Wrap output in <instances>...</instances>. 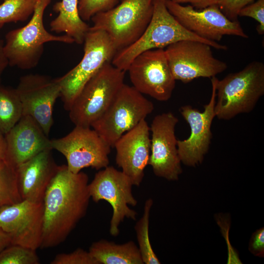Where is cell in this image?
<instances>
[{
    "mask_svg": "<svg viewBox=\"0 0 264 264\" xmlns=\"http://www.w3.org/2000/svg\"><path fill=\"white\" fill-rule=\"evenodd\" d=\"M88 177L59 166L43 199L44 225L40 248L58 245L66 239L85 216L90 197Z\"/></svg>",
    "mask_w": 264,
    "mask_h": 264,
    "instance_id": "obj_1",
    "label": "cell"
},
{
    "mask_svg": "<svg viewBox=\"0 0 264 264\" xmlns=\"http://www.w3.org/2000/svg\"><path fill=\"white\" fill-rule=\"evenodd\" d=\"M166 0H154L152 19L141 36L133 44L116 52L111 63L126 71L133 59L149 50L164 48L181 40H193L207 44L218 50H226V45L203 39L183 27L168 10Z\"/></svg>",
    "mask_w": 264,
    "mask_h": 264,
    "instance_id": "obj_2",
    "label": "cell"
},
{
    "mask_svg": "<svg viewBox=\"0 0 264 264\" xmlns=\"http://www.w3.org/2000/svg\"><path fill=\"white\" fill-rule=\"evenodd\" d=\"M264 94V64L253 61L242 70L227 75L216 83V117L228 120L249 113Z\"/></svg>",
    "mask_w": 264,
    "mask_h": 264,
    "instance_id": "obj_3",
    "label": "cell"
},
{
    "mask_svg": "<svg viewBox=\"0 0 264 264\" xmlns=\"http://www.w3.org/2000/svg\"><path fill=\"white\" fill-rule=\"evenodd\" d=\"M50 1L51 0H37L34 12L29 22L25 26L13 29L6 34L4 50L9 65L23 70L32 69L38 65L45 43L74 42L73 39L66 34L55 35L45 28L44 15Z\"/></svg>",
    "mask_w": 264,
    "mask_h": 264,
    "instance_id": "obj_4",
    "label": "cell"
},
{
    "mask_svg": "<svg viewBox=\"0 0 264 264\" xmlns=\"http://www.w3.org/2000/svg\"><path fill=\"white\" fill-rule=\"evenodd\" d=\"M125 71L106 63L86 84L69 110L75 126L91 127L110 105L124 83Z\"/></svg>",
    "mask_w": 264,
    "mask_h": 264,
    "instance_id": "obj_5",
    "label": "cell"
},
{
    "mask_svg": "<svg viewBox=\"0 0 264 264\" xmlns=\"http://www.w3.org/2000/svg\"><path fill=\"white\" fill-rule=\"evenodd\" d=\"M154 0H122L113 8L95 14L90 27L105 31L117 51L135 42L149 24Z\"/></svg>",
    "mask_w": 264,
    "mask_h": 264,
    "instance_id": "obj_6",
    "label": "cell"
},
{
    "mask_svg": "<svg viewBox=\"0 0 264 264\" xmlns=\"http://www.w3.org/2000/svg\"><path fill=\"white\" fill-rule=\"evenodd\" d=\"M81 61L63 76L59 84L64 109L69 111L75 99L89 80L106 63L111 62L117 50L108 35L90 26L84 41Z\"/></svg>",
    "mask_w": 264,
    "mask_h": 264,
    "instance_id": "obj_7",
    "label": "cell"
},
{
    "mask_svg": "<svg viewBox=\"0 0 264 264\" xmlns=\"http://www.w3.org/2000/svg\"><path fill=\"white\" fill-rule=\"evenodd\" d=\"M154 109L153 103L143 94L124 84L105 112L91 127L113 148L123 134L145 119Z\"/></svg>",
    "mask_w": 264,
    "mask_h": 264,
    "instance_id": "obj_8",
    "label": "cell"
},
{
    "mask_svg": "<svg viewBox=\"0 0 264 264\" xmlns=\"http://www.w3.org/2000/svg\"><path fill=\"white\" fill-rule=\"evenodd\" d=\"M132 186L130 178L122 171L110 166L97 172L88 183L90 198L95 202L106 200L112 207L109 231L112 236L118 235L119 225L125 218L136 220V211L129 207L137 204L132 194Z\"/></svg>",
    "mask_w": 264,
    "mask_h": 264,
    "instance_id": "obj_9",
    "label": "cell"
},
{
    "mask_svg": "<svg viewBox=\"0 0 264 264\" xmlns=\"http://www.w3.org/2000/svg\"><path fill=\"white\" fill-rule=\"evenodd\" d=\"M50 142L52 149L66 157L67 167L73 173L88 167L99 170L109 165L111 147L90 127L75 126L68 134Z\"/></svg>",
    "mask_w": 264,
    "mask_h": 264,
    "instance_id": "obj_10",
    "label": "cell"
},
{
    "mask_svg": "<svg viewBox=\"0 0 264 264\" xmlns=\"http://www.w3.org/2000/svg\"><path fill=\"white\" fill-rule=\"evenodd\" d=\"M211 46L193 40H181L166 47L167 61L176 80L187 83L200 78H212L225 71L226 63L216 58Z\"/></svg>",
    "mask_w": 264,
    "mask_h": 264,
    "instance_id": "obj_11",
    "label": "cell"
},
{
    "mask_svg": "<svg viewBox=\"0 0 264 264\" xmlns=\"http://www.w3.org/2000/svg\"><path fill=\"white\" fill-rule=\"evenodd\" d=\"M131 82L138 91L159 101L171 97L176 80L171 72L164 48L146 51L130 64Z\"/></svg>",
    "mask_w": 264,
    "mask_h": 264,
    "instance_id": "obj_12",
    "label": "cell"
},
{
    "mask_svg": "<svg viewBox=\"0 0 264 264\" xmlns=\"http://www.w3.org/2000/svg\"><path fill=\"white\" fill-rule=\"evenodd\" d=\"M165 2L169 11L183 27L203 39L218 43L224 35L248 38L239 21L229 20L218 4L198 10L171 0Z\"/></svg>",
    "mask_w": 264,
    "mask_h": 264,
    "instance_id": "obj_13",
    "label": "cell"
},
{
    "mask_svg": "<svg viewBox=\"0 0 264 264\" xmlns=\"http://www.w3.org/2000/svg\"><path fill=\"white\" fill-rule=\"evenodd\" d=\"M44 225L43 201L22 200L0 208V228L11 244L36 250L41 245Z\"/></svg>",
    "mask_w": 264,
    "mask_h": 264,
    "instance_id": "obj_14",
    "label": "cell"
},
{
    "mask_svg": "<svg viewBox=\"0 0 264 264\" xmlns=\"http://www.w3.org/2000/svg\"><path fill=\"white\" fill-rule=\"evenodd\" d=\"M22 115L32 117L48 136L53 124L55 103L60 96V87L55 79L39 74L21 77L16 88Z\"/></svg>",
    "mask_w": 264,
    "mask_h": 264,
    "instance_id": "obj_15",
    "label": "cell"
},
{
    "mask_svg": "<svg viewBox=\"0 0 264 264\" xmlns=\"http://www.w3.org/2000/svg\"><path fill=\"white\" fill-rule=\"evenodd\" d=\"M218 80L216 76L211 78L212 95L209 103L204 106V111L201 112L190 105L183 106L179 109L191 130L187 139L177 141L179 157L186 165L195 166L201 163L209 149L212 137L211 128L216 117L215 105Z\"/></svg>",
    "mask_w": 264,
    "mask_h": 264,
    "instance_id": "obj_16",
    "label": "cell"
},
{
    "mask_svg": "<svg viewBox=\"0 0 264 264\" xmlns=\"http://www.w3.org/2000/svg\"><path fill=\"white\" fill-rule=\"evenodd\" d=\"M178 118L171 112L156 115L150 127L152 132L149 161L154 175L168 180H176L182 173L175 127Z\"/></svg>",
    "mask_w": 264,
    "mask_h": 264,
    "instance_id": "obj_17",
    "label": "cell"
},
{
    "mask_svg": "<svg viewBox=\"0 0 264 264\" xmlns=\"http://www.w3.org/2000/svg\"><path fill=\"white\" fill-rule=\"evenodd\" d=\"M150 127L145 119L123 134L114 143L115 161L133 185L139 186L149 165L151 153Z\"/></svg>",
    "mask_w": 264,
    "mask_h": 264,
    "instance_id": "obj_18",
    "label": "cell"
},
{
    "mask_svg": "<svg viewBox=\"0 0 264 264\" xmlns=\"http://www.w3.org/2000/svg\"><path fill=\"white\" fill-rule=\"evenodd\" d=\"M5 159L16 169L40 153L52 149L48 136L37 122L28 115H22L5 134Z\"/></svg>",
    "mask_w": 264,
    "mask_h": 264,
    "instance_id": "obj_19",
    "label": "cell"
},
{
    "mask_svg": "<svg viewBox=\"0 0 264 264\" xmlns=\"http://www.w3.org/2000/svg\"><path fill=\"white\" fill-rule=\"evenodd\" d=\"M51 150H45L16 168L22 200L43 201L46 190L59 166L53 159Z\"/></svg>",
    "mask_w": 264,
    "mask_h": 264,
    "instance_id": "obj_20",
    "label": "cell"
},
{
    "mask_svg": "<svg viewBox=\"0 0 264 264\" xmlns=\"http://www.w3.org/2000/svg\"><path fill=\"white\" fill-rule=\"evenodd\" d=\"M53 9L58 15L50 23L51 31L64 32L75 43L83 44L90 26L79 15L78 0H62L54 4Z\"/></svg>",
    "mask_w": 264,
    "mask_h": 264,
    "instance_id": "obj_21",
    "label": "cell"
},
{
    "mask_svg": "<svg viewBox=\"0 0 264 264\" xmlns=\"http://www.w3.org/2000/svg\"><path fill=\"white\" fill-rule=\"evenodd\" d=\"M98 264H143L138 246L131 241L123 244L101 240L88 250Z\"/></svg>",
    "mask_w": 264,
    "mask_h": 264,
    "instance_id": "obj_22",
    "label": "cell"
},
{
    "mask_svg": "<svg viewBox=\"0 0 264 264\" xmlns=\"http://www.w3.org/2000/svg\"><path fill=\"white\" fill-rule=\"evenodd\" d=\"M22 116V105L16 89L0 84V130L5 134Z\"/></svg>",
    "mask_w": 264,
    "mask_h": 264,
    "instance_id": "obj_23",
    "label": "cell"
},
{
    "mask_svg": "<svg viewBox=\"0 0 264 264\" xmlns=\"http://www.w3.org/2000/svg\"><path fill=\"white\" fill-rule=\"evenodd\" d=\"M153 204V200L152 198L146 200L142 216L136 222L134 226L138 248L143 262L145 264H160L152 248L149 238V218Z\"/></svg>",
    "mask_w": 264,
    "mask_h": 264,
    "instance_id": "obj_24",
    "label": "cell"
},
{
    "mask_svg": "<svg viewBox=\"0 0 264 264\" xmlns=\"http://www.w3.org/2000/svg\"><path fill=\"white\" fill-rule=\"evenodd\" d=\"M21 200L16 169L5 159H0V208Z\"/></svg>",
    "mask_w": 264,
    "mask_h": 264,
    "instance_id": "obj_25",
    "label": "cell"
},
{
    "mask_svg": "<svg viewBox=\"0 0 264 264\" xmlns=\"http://www.w3.org/2000/svg\"><path fill=\"white\" fill-rule=\"evenodd\" d=\"M37 0H3L0 4V28L5 23L23 22L33 14Z\"/></svg>",
    "mask_w": 264,
    "mask_h": 264,
    "instance_id": "obj_26",
    "label": "cell"
},
{
    "mask_svg": "<svg viewBox=\"0 0 264 264\" xmlns=\"http://www.w3.org/2000/svg\"><path fill=\"white\" fill-rule=\"evenodd\" d=\"M36 250L22 246L10 244L0 252V264H38Z\"/></svg>",
    "mask_w": 264,
    "mask_h": 264,
    "instance_id": "obj_27",
    "label": "cell"
},
{
    "mask_svg": "<svg viewBox=\"0 0 264 264\" xmlns=\"http://www.w3.org/2000/svg\"><path fill=\"white\" fill-rule=\"evenodd\" d=\"M122 0H78V12L84 21H88L95 14L108 11Z\"/></svg>",
    "mask_w": 264,
    "mask_h": 264,
    "instance_id": "obj_28",
    "label": "cell"
},
{
    "mask_svg": "<svg viewBox=\"0 0 264 264\" xmlns=\"http://www.w3.org/2000/svg\"><path fill=\"white\" fill-rule=\"evenodd\" d=\"M51 264H98L89 251L78 248L72 252L60 253L51 261Z\"/></svg>",
    "mask_w": 264,
    "mask_h": 264,
    "instance_id": "obj_29",
    "label": "cell"
},
{
    "mask_svg": "<svg viewBox=\"0 0 264 264\" xmlns=\"http://www.w3.org/2000/svg\"><path fill=\"white\" fill-rule=\"evenodd\" d=\"M239 17H248L255 20L258 23L256 30L260 35L264 33V0H257L241 9Z\"/></svg>",
    "mask_w": 264,
    "mask_h": 264,
    "instance_id": "obj_30",
    "label": "cell"
},
{
    "mask_svg": "<svg viewBox=\"0 0 264 264\" xmlns=\"http://www.w3.org/2000/svg\"><path fill=\"white\" fill-rule=\"evenodd\" d=\"M254 0H219L218 5L222 13L230 21H238L241 9Z\"/></svg>",
    "mask_w": 264,
    "mask_h": 264,
    "instance_id": "obj_31",
    "label": "cell"
},
{
    "mask_svg": "<svg viewBox=\"0 0 264 264\" xmlns=\"http://www.w3.org/2000/svg\"><path fill=\"white\" fill-rule=\"evenodd\" d=\"M250 250L255 255L263 254L264 250V228L257 230L252 236L250 243Z\"/></svg>",
    "mask_w": 264,
    "mask_h": 264,
    "instance_id": "obj_32",
    "label": "cell"
},
{
    "mask_svg": "<svg viewBox=\"0 0 264 264\" xmlns=\"http://www.w3.org/2000/svg\"><path fill=\"white\" fill-rule=\"evenodd\" d=\"M174 2L181 3H190L191 6L197 9L200 10L214 4H218L219 0H171Z\"/></svg>",
    "mask_w": 264,
    "mask_h": 264,
    "instance_id": "obj_33",
    "label": "cell"
},
{
    "mask_svg": "<svg viewBox=\"0 0 264 264\" xmlns=\"http://www.w3.org/2000/svg\"><path fill=\"white\" fill-rule=\"evenodd\" d=\"M8 65V61L4 50V43L0 40V84L2 75Z\"/></svg>",
    "mask_w": 264,
    "mask_h": 264,
    "instance_id": "obj_34",
    "label": "cell"
},
{
    "mask_svg": "<svg viewBox=\"0 0 264 264\" xmlns=\"http://www.w3.org/2000/svg\"><path fill=\"white\" fill-rule=\"evenodd\" d=\"M11 244L9 235L0 228V252Z\"/></svg>",
    "mask_w": 264,
    "mask_h": 264,
    "instance_id": "obj_35",
    "label": "cell"
},
{
    "mask_svg": "<svg viewBox=\"0 0 264 264\" xmlns=\"http://www.w3.org/2000/svg\"><path fill=\"white\" fill-rule=\"evenodd\" d=\"M6 144L5 134L0 130V159H5Z\"/></svg>",
    "mask_w": 264,
    "mask_h": 264,
    "instance_id": "obj_36",
    "label": "cell"
},
{
    "mask_svg": "<svg viewBox=\"0 0 264 264\" xmlns=\"http://www.w3.org/2000/svg\"></svg>",
    "mask_w": 264,
    "mask_h": 264,
    "instance_id": "obj_37",
    "label": "cell"
}]
</instances>
